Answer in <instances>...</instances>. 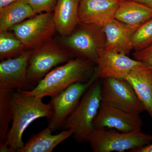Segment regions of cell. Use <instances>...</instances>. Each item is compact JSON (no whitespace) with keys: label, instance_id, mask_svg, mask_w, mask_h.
I'll return each mask as SVG.
<instances>
[{"label":"cell","instance_id":"20","mask_svg":"<svg viewBox=\"0 0 152 152\" xmlns=\"http://www.w3.org/2000/svg\"><path fill=\"white\" fill-rule=\"evenodd\" d=\"M16 90L0 84V145L5 142L12 121V99Z\"/></svg>","mask_w":152,"mask_h":152},{"label":"cell","instance_id":"1","mask_svg":"<svg viewBox=\"0 0 152 152\" xmlns=\"http://www.w3.org/2000/svg\"><path fill=\"white\" fill-rule=\"evenodd\" d=\"M43 99L23 91L14 92L12 99V122L4 144L10 147L11 152H18L24 147L23 134L31 124L39 118L48 119L50 116V104L45 103Z\"/></svg>","mask_w":152,"mask_h":152},{"label":"cell","instance_id":"5","mask_svg":"<svg viewBox=\"0 0 152 152\" xmlns=\"http://www.w3.org/2000/svg\"><path fill=\"white\" fill-rule=\"evenodd\" d=\"M86 141L89 143L94 152L131 151L151 143L152 136L141 131L122 132L105 129H94Z\"/></svg>","mask_w":152,"mask_h":152},{"label":"cell","instance_id":"19","mask_svg":"<svg viewBox=\"0 0 152 152\" xmlns=\"http://www.w3.org/2000/svg\"><path fill=\"white\" fill-rule=\"evenodd\" d=\"M37 15L25 0H18L0 8V32Z\"/></svg>","mask_w":152,"mask_h":152},{"label":"cell","instance_id":"24","mask_svg":"<svg viewBox=\"0 0 152 152\" xmlns=\"http://www.w3.org/2000/svg\"><path fill=\"white\" fill-rule=\"evenodd\" d=\"M135 59L146 64L152 68V44L133 54Z\"/></svg>","mask_w":152,"mask_h":152},{"label":"cell","instance_id":"16","mask_svg":"<svg viewBox=\"0 0 152 152\" xmlns=\"http://www.w3.org/2000/svg\"><path fill=\"white\" fill-rule=\"evenodd\" d=\"M125 80L132 87L145 110L152 118V68L148 66L134 70Z\"/></svg>","mask_w":152,"mask_h":152},{"label":"cell","instance_id":"27","mask_svg":"<svg viewBox=\"0 0 152 152\" xmlns=\"http://www.w3.org/2000/svg\"><path fill=\"white\" fill-rule=\"evenodd\" d=\"M148 6L152 10V0H134Z\"/></svg>","mask_w":152,"mask_h":152},{"label":"cell","instance_id":"25","mask_svg":"<svg viewBox=\"0 0 152 152\" xmlns=\"http://www.w3.org/2000/svg\"><path fill=\"white\" fill-rule=\"evenodd\" d=\"M131 152H152V143L131 151Z\"/></svg>","mask_w":152,"mask_h":152},{"label":"cell","instance_id":"6","mask_svg":"<svg viewBox=\"0 0 152 152\" xmlns=\"http://www.w3.org/2000/svg\"><path fill=\"white\" fill-rule=\"evenodd\" d=\"M72 55L53 39L32 50L28 63V77L35 87L53 69L72 59Z\"/></svg>","mask_w":152,"mask_h":152},{"label":"cell","instance_id":"9","mask_svg":"<svg viewBox=\"0 0 152 152\" xmlns=\"http://www.w3.org/2000/svg\"><path fill=\"white\" fill-rule=\"evenodd\" d=\"M102 102L140 114L145 110L132 87L125 79L108 78L101 84Z\"/></svg>","mask_w":152,"mask_h":152},{"label":"cell","instance_id":"8","mask_svg":"<svg viewBox=\"0 0 152 152\" xmlns=\"http://www.w3.org/2000/svg\"><path fill=\"white\" fill-rule=\"evenodd\" d=\"M96 80L93 75L88 81L75 83L52 97L49 102L51 113L48 119V127L53 133L62 128L66 120L78 105L83 95Z\"/></svg>","mask_w":152,"mask_h":152},{"label":"cell","instance_id":"28","mask_svg":"<svg viewBox=\"0 0 152 152\" xmlns=\"http://www.w3.org/2000/svg\"><path fill=\"white\" fill-rule=\"evenodd\" d=\"M118 1H127V0H118Z\"/></svg>","mask_w":152,"mask_h":152},{"label":"cell","instance_id":"14","mask_svg":"<svg viewBox=\"0 0 152 152\" xmlns=\"http://www.w3.org/2000/svg\"><path fill=\"white\" fill-rule=\"evenodd\" d=\"M139 26L112 19L102 27L106 37V50L129 54L132 50L133 35Z\"/></svg>","mask_w":152,"mask_h":152},{"label":"cell","instance_id":"18","mask_svg":"<svg viewBox=\"0 0 152 152\" xmlns=\"http://www.w3.org/2000/svg\"><path fill=\"white\" fill-rule=\"evenodd\" d=\"M114 18L126 24L140 26L152 18V10L134 0L122 1L116 11Z\"/></svg>","mask_w":152,"mask_h":152},{"label":"cell","instance_id":"7","mask_svg":"<svg viewBox=\"0 0 152 152\" xmlns=\"http://www.w3.org/2000/svg\"><path fill=\"white\" fill-rule=\"evenodd\" d=\"M53 13L37 14L11 28L26 50H34L53 39L57 31Z\"/></svg>","mask_w":152,"mask_h":152},{"label":"cell","instance_id":"13","mask_svg":"<svg viewBox=\"0 0 152 152\" xmlns=\"http://www.w3.org/2000/svg\"><path fill=\"white\" fill-rule=\"evenodd\" d=\"M121 1L118 0H80L79 5V23L103 27L112 19Z\"/></svg>","mask_w":152,"mask_h":152},{"label":"cell","instance_id":"3","mask_svg":"<svg viewBox=\"0 0 152 152\" xmlns=\"http://www.w3.org/2000/svg\"><path fill=\"white\" fill-rule=\"evenodd\" d=\"M61 44L70 53L96 64L105 49L106 37L102 27L79 23L69 35L61 37Z\"/></svg>","mask_w":152,"mask_h":152},{"label":"cell","instance_id":"26","mask_svg":"<svg viewBox=\"0 0 152 152\" xmlns=\"http://www.w3.org/2000/svg\"><path fill=\"white\" fill-rule=\"evenodd\" d=\"M18 0H0V8L3 7Z\"/></svg>","mask_w":152,"mask_h":152},{"label":"cell","instance_id":"23","mask_svg":"<svg viewBox=\"0 0 152 152\" xmlns=\"http://www.w3.org/2000/svg\"><path fill=\"white\" fill-rule=\"evenodd\" d=\"M36 14L53 13L58 0H25Z\"/></svg>","mask_w":152,"mask_h":152},{"label":"cell","instance_id":"4","mask_svg":"<svg viewBox=\"0 0 152 152\" xmlns=\"http://www.w3.org/2000/svg\"><path fill=\"white\" fill-rule=\"evenodd\" d=\"M102 102L101 84L95 80L86 91L73 112L62 129H71L73 135L80 141H86L94 128L93 124Z\"/></svg>","mask_w":152,"mask_h":152},{"label":"cell","instance_id":"22","mask_svg":"<svg viewBox=\"0 0 152 152\" xmlns=\"http://www.w3.org/2000/svg\"><path fill=\"white\" fill-rule=\"evenodd\" d=\"M152 44V18L138 28L133 35L132 48L140 50Z\"/></svg>","mask_w":152,"mask_h":152},{"label":"cell","instance_id":"2","mask_svg":"<svg viewBox=\"0 0 152 152\" xmlns=\"http://www.w3.org/2000/svg\"><path fill=\"white\" fill-rule=\"evenodd\" d=\"M93 63L81 57L72 59L53 69L33 90L26 92L37 96L52 97L75 83L88 81L94 71Z\"/></svg>","mask_w":152,"mask_h":152},{"label":"cell","instance_id":"12","mask_svg":"<svg viewBox=\"0 0 152 152\" xmlns=\"http://www.w3.org/2000/svg\"><path fill=\"white\" fill-rule=\"evenodd\" d=\"M32 50H25L14 58L1 60L0 84L16 91H28L35 88L28 77V63Z\"/></svg>","mask_w":152,"mask_h":152},{"label":"cell","instance_id":"17","mask_svg":"<svg viewBox=\"0 0 152 152\" xmlns=\"http://www.w3.org/2000/svg\"><path fill=\"white\" fill-rule=\"evenodd\" d=\"M48 127L33 134L18 152H52L59 144L73 135L71 129L63 130L53 135Z\"/></svg>","mask_w":152,"mask_h":152},{"label":"cell","instance_id":"21","mask_svg":"<svg viewBox=\"0 0 152 152\" xmlns=\"http://www.w3.org/2000/svg\"><path fill=\"white\" fill-rule=\"evenodd\" d=\"M25 50L22 42L12 31L0 32V60L18 56Z\"/></svg>","mask_w":152,"mask_h":152},{"label":"cell","instance_id":"11","mask_svg":"<svg viewBox=\"0 0 152 152\" xmlns=\"http://www.w3.org/2000/svg\"><path fill=\"white\" fill-rule=\"evenodd\" d=\"M96 64L94 75L96 79H125L131 71L148 66L125 54L105 49L101 53Z\"/></svg>","mask_w":152,"mask_h":152},{"label":"cell","instance_id":"15","mask_svg":"<svg viewBox=\"0 0 152 152\" xmlns=\"http://www.w3.org/2000/svg\"><path fill=\"white\" fill-rule=\"evenodd\" d=\"M80 1L58 0L53 15L57 32L61 37L69 35L79 24Z\"/></svg>","mask_w":152,"mask_h":152},{"label":"cell","instance_id":"10","mask_svg":"<svg viewBox=\"0 0 152 152\" xmlns=\"http://www.w3.org/2000/svg\"><path fill=\"white\" fill-rule=\"evenodd\" d=\"M142 125L140 114L126 111L102 102L93 124L94 129H115L122 132L141 131Z\"/></svg>","mask_w":152,"mask_h":152}]
</instances>
